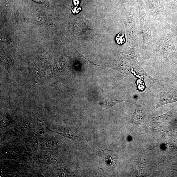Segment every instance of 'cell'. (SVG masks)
Segmentation results:
<instances>
[{
	"label": "cell",
	"mask_w": 177,
	"mask_h": 177,
	"mask_svg": "<svg viewBox=\"0 0 177 177\" xmlns=\"http://www.w3.org/2000/svg\"><path fill=\"white\" fill-rule=\"evenodd\" d=\"M45 126L46 128H47L49 130H50V131L54 133H57L61 135L62 136L69 138L70 140L73 141L75 143L76 141L77 137L75 135V134L74 133L72 130H71V129L68 127V126L67 125H66V127L64 128V132L62 133H58L56 131H53V130H50L47 127H46Z\"/></svg>",
	"instance_id": "1"
},
{
	"label": "cell",
	"mask_w": 177,
	"mask_h": 177,
	"mask_svg": "<svg viewBox=\"0 0 177 177\" xmlns=\"http://www.w3.org/2000/svg\"><path fill=\"white\" fill-rule=\"evenodd\" d=\"M175 112V111L174 109V110H172L168 112L163 115L157 117H154L153 119V123L155 124H156L161 123L168 120V118L173 115Z\"/></svg>",
	"instance_id": "2"
},
{
	"label": "cell",
	"mask_w": 177,
	"mask_h": 177,
	"mask_svg": "<svg viewBox=\"0 0 177 177\" xmlns=\"http://www.w3.org/2000/svg\"><path fill=\"white\" fill-rule=\"evenodd\" d=\"M141 119V112L140 109H137L135 112L133 118L134 123H139Z\"/></svg>",
	"instance_id": "3"
},
{
	"label": "cell",
	"mask_w": 177,
	"mask_h": 177,
	"mask_svg": "<svg viewBox=\"0 0 177 177\" xmlns=\"http://www.w3.org/2000/svg\"><path fill=\"white\" fill-rule=\"evenodd\" d=\"M116 40L118 44L122 45L125 41L124 33L122 32L118 34L116 37Z\"/></svg>",
	"instance_id": "4"
},
{
	"label": "cell",
	"mask_w": 177,
	"mask_h": 177,
	"mask_svg": "<svg viewBox=\"0 0 177 177\" xmlns=\"http://www.w3.org/2000/svg\"><path fill=\"white\" fill-rule=\"evenodd\" d=\"M145 161H143L142 163V165L141 166V168L140 170V172H139V174L140 176L142 175L143 173V170H144V166H145Z\"/></svg>",
	"instance_id": "5"
},
{
	"label": "cell",
	"mask_w": 177,
	"mask_h": 177,
	"mask_svg": "<svg viewBox=\"0 0 177 177\" xmlns=\"http://www.w3.org/2000/svg\"><path fill=\"white\" fill-rule=\"evenodd\" d=\"M74 2L75 5H78L79 2V0H74Z\"/></svg>",
	"instance_id": "6"
}]
</instances>
